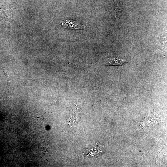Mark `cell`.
Segmentation results:
<instances>
[{
  "label": "cell",
  "instance_id": "obj_1",
  "mask_svg": "<svg viewBox=\"0 0 167 167\" xmlns=\"http://www.w3.org/2000/svg\"><path fill=\"white\" fill-rule=\"evenodd\" d=\"M63 27L66 28L73 29H82L84 27L79 23L71 20H66L62 23Z\"/></svg>",
  "mask_w": 167,
  "mask_h": 167
},
{
  "label": "cell",
  "instance_id": "obj_2",
  "mask_svg": "<svg viewBox=\"0 0 167 167\" xmlns=\"http://www.w3.org/2000/svg\"><path fill=\"white\" fill-rule=\"evenodd\" d=\"M126 62L123 59L117 57L108 58L105 63L106 65H122Z\"/></svg>",
  "mask_w": 167,
  "mask_h": 167
},
{
  "label": "cell",
  "instance_id": "obj_3",
  "mask_svg": "<svg viewBox=\"0 0 167 167\" xmlns=\"http://www.w3.org/2000/svg\"><path fill=\"white\" fill-rule=\"evenodd\" d=\"M116 8L114 10L115 15L117 17V19L121 22L123 21L124 20V17L122 13L120 10L119 7L117 5Z\"/></svg>",
  "mask_w": 167,
  "mask_h": 167
}]
</instances>
